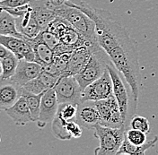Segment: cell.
I'll use <instances>...</instances> for the list:
<instances>
[{"label": "cell", "instance_id": "6da1fadb", "mask_svg": "<svg viewBox=\"0 0 158 155\" xmlns=\"http://www.w3.org/2000/svg\"><path fill=\"white\" fill-rule=\"evenodd\" d=\"M65 4L82 10L94 20L99 45L123 75L134 100L138 102L141 73L137 41L109 11L94 8L83 0H70Z\"/></svg>", "mask_w": 158, "mask_h": 155}, {"label": "cell", "instance_id": "7a4b0ae2", "mask_svg": "<svg viewBox=\"0 0 158 155\" xmlns=\"http://www.w3.org/2000/svg\"><path fill=\"white\" fill-rule=\"evenodd\" d=\"M57 16L68 21L71 26L76 29L92 46H100L96 34L95 23L94 20L82 10L63 4L53 7Z\"/></svg>", "mask_w": 158, "mask_h": 155}, {"label": "cell", "instance_id": "3957f363", "mask_svg": "<svg viewBox=\"0 0 158 155\" xmlns=\"http://www.w3.org/2000/svg\"><path fill=\"white\" fill-rule=\"evenodd\" d=\"M107 69L112 79L113 84V94L116 98L119 106L121 118L123 122V127L128 130L129 128V123L132 116L135 115L137 110L138 103L135 101L132 94L128 93L126 85L120 76V73L114 66L111 60H110L107 64Z\"/></svg>", "mask_w": 158, "mask_h": 155}, {"label": "cell", "instance_id": "277c9868", "mask_svg": "<svg viewBox=\"0 0 158 155\" xmlns=\"http://www.w3.org/2000/svg\"><path fill=\"white\" fill-rule=\"evenodd\" d=\"M94 130V137L99 140L100 145L95 148V155H117L125 139L126 129L124 127H110L97 124Z\"/></svg>", "mask_w": 158, "mask_h": 155}, {"label": "cell", "instance_id": "5b68a950", "mask_svg": "<svg viewBox=\"0 0 158 155\" xmlns=\"http://www.w3.org/2000/svg\"><path fill=\"white\" fill-rule=\"evenodd\" d=\"M110 60V58L102 48L95 50L91 55L84 69L75 75L83 90L105 73L107 70V64Z\"/></svg>", "mask_w": 158, "mask_h": 155}, {"label": "cell", "instance_id": "8992f818", "mask_svg": "<svg viewBox=\"0 0 158 155\" xmlns=\"http://www.w3.org/2000/svg\"><path fill=\"white\" fill-rule=\"evenodd\" d=\"M54 90L59 104L82 102L83 89L75 75H62L54 86Z\"/></svg>", "mask_w": 158, "mask_h": 155}, {"label": "cell", "instance_id": "52a82bcc", "mask_svg": "<svg viewBox=\"0 0 158 155\" xmlns=\"http://www.w3.org/2000/svg\"><path fill=\"white\" fill-rule=\"evenodd\" d=\"M95 104L100 113L99 124L116 128L123 127L120 109L114 94L107 99L95 101Z\"/></svg>", "mask_w": 158, "mask_h": 155}, {"label": "cell", "instance_id": "ba28073f", "mask_svg": "<svg viewBox=\"0 0 158 155\" xmlns=\"http://www.w3.org/2000/svg\"><path fill=\"white\" fill-rule=\"evenodd\" d=\"M111 95H113V84L112 79L107 69L101 77L96 81L93 82L85 89L83 90L82 101H97L107 99Z\"/></svg>", "mask_w": 158, "mask_h": 155}, {"label": "cell", "instance_id": "9c48e42d", "mask_svg": "<svg viewBox=\"0 0 158 155\" xmlns=\"http://www.w3.org/2000/svg\"><path fill=\"white\" fill-rule=\"evenodd\" d=\"M59 103L54 88L48 89L41 97L40 110L38 120L36 121L39 128H44L48 123H51L57 115Z\"/></svg>", "mask_w": 158, "mask_h": 155}, {"label": "cell", "instance_id": "30bf717a", "mask_svg": "<svg viewBox=\"0 0 158 155\" xmlns=\"http://www.w3.org/2000/svg\"><path fill=\"white\" fill-rule=\"evenodd\" d=\"M0 43L14 53L18 59H26L28 61H35V54L31 45L25 39L10 36L0 35Z\"/></svg>", "mask_w": 158, "mask_h": 155}, {"label": "cell", "instance_id": "8fae6325", "mask_svg": "<svg viewBox=\"0 0 158 155\" xmlns=\"http://www.w3.org/2000/svg\"><path fill=\"white\" fill-rule=\"evenodd\" d=\"M99 49H101V46L85 45V46H82L80 48L75 49L70 56L65 75H76L79 74L87 64L91 55Z\"/></svg>", "mask_w": 158, "mask_h": 155}, {"label": "cell", "instance_id": "7c38bea8", "mask_svg": "<svg viewBox=\"0 0 158 155\" xmlns=\"http://www.w3.org/2000/svg\"><path fill=\"white\" fill-rule=\"evenodd\" d=\"M22 96V86L11 79L0 78V112L6 111Z\"/></svg>", "mask_w": 158, "mask_h": 155}, {"label": "cell", "instance_id": "4fadbf2b", "mask_svg": "<svg viewBox=\"0 0 158 155\" xmlns=\"http://www.w3.org/2000/svg\"><path fill=\"white\" fill-rule=\"evenodd\" d=\"M42 72V66L35 61H28L26 59H20L15 75L11 80L20 86L25 85L30 81L39 76Z\"/></svg>", "mask_w": 158, "mask_h": 155}, {"label": "cell", "instance_id": "5bb4252c", "mask_svg": "<svg viewBox=\"0 0 158 155\" xmlns=\"http://www.w3.org/2000/svg\"><path fill=\"white\" fill-rule=\"evenodd\" d=\"M76 121L85 128L94 129L100 123V113L95 101L85 100L79 103Z\"/></svg>", "mask_w": 158, "mask_h": 155}, {"label": "cell", "instance_id": "9a60e30c", "mask_svg": "<svg viewBox=\"0 0 158 155\" xmlns=\"http://www.w3.org/2000/svg\"><path fill=\"white\" fill-rule=\"evenodd\" d=\"M31 14L39 23L41 30H46L49 23L57 17L49 0H31Z\"/></svg>", "mask_w": 158, "mask_h": 155}, {"label": "cell", "instance_id": "2e32d148", "mask_svg": "<svg viewBox=\"0 0 158 155\" xmlns=\"http://www.w3.org/2000/svg\"><path fill=\"white\" fill-rule=\"evenodd\" d=\"M6 112L17 126H25L30 122H33L27 101L23 95Z\"/></svg>", "mask_w": 158, "mask_h": 155}, {"label": "cell", "instance_id": "e0dca14e", "mask_svg": "<svg viewBox=\"0 0 158 155\" xmlns=\"http://www.w3.org/2000/svg\"><path fill=\"white\" fill-rule=\"evenodd\" d=\"M59 79V77L58 76L42 71L38 77L30 81L29 83L23 86V89L34 94H40L45 92L48 89L54 87Z\"/></svg>", "mask_w": 158, "mask_h": 155}, {"label": "cell", "instance_id": "ac0fdd59", "mask_svg": "<svg viewBox=\"0 0 158 155\" xmlns=\"http://www.w3.org/2000/svg\"><path fill=\"white\" fill-rule=\"evenodd\" d=\"M25 39L28 40V42L33 49L35 54V62L39 63L41 66H45L54 62L56 54L54 50L49 48L47 44L42 41H40L36 38L29 39L25 37Z\"/></svg>", "mask_w": 158, "mask_h": 155}, {"label": "cell", "instance_id": "d6986e66", "mask_svg": "<svg viewBox=\"0 0 158 155\" xmlns=\"http://www.w3.org/2000/svg\"><path fill=\"white\" fill-rule=\"evenodd\" d=\"M0 35H10L23 39L24 36L16 28L15 17L6 10H0Z\"/></svg>", "mask_w": 158, "mask_h": 155}, {"label": "cell", "instance_id": "ffe728a7", "mask_svg": "<svg viewBox=\"0 0 158 155\" xmlns=\"http://www.w3.org/2000/svg\"><path fill=\"white\" fill-rule=\"evenodd\" d=\"M158 136H156L154 139L148 141L147 143H145L142 145H136L131 144L128 139L125 137L122 145L120 146L119 150H118L117 155L120 154H128V155H142L145 154V153L156 146V144L157 143Z\"/></svg>", "mask_w": 158, "mask_h": 155}, {"label": "cell", "instance_id": "44dd1931", "mask_svg": "<svg viewBox=\"0 0 158 155\" xmlns=\"http://www.w3.org/2000/svg\"><path fill=\"white\" fill-rule=\"evenodd\" d=\"M69 121L64 119L57 112V115L51 122V131L54 136L59 140H70L72 138L71 135L68 131L67 124Z\"/></svg>", "mask_w": 158, "mask_h": 155}, {"label": "cell", "instance_id": "7402d4cb", "mask_svg": "<svg viewBox=\"0 0 158 155\" xmlns=\"http://www.w3.org/2000/svg\"><path fill=\"white\" fill-rule=\"evenodd\" d=\"M43 93L34 94V93H31V92L25 91L22 87V95L25 97V100L27 101V104H28L30 110H31V114L32 116L33 122H36L39 118L40 102H41V97H42Z\"/></svg>", "mask_w": 158, "mask_h": 155}, {"label": "cell", "instance_id": "603a6c76", "mask_svg": "<svg viewBox=\"0 0 158 155\" xmlns=\"http://www.w3.org/2000/svg\"><path fill=\"white\" fill-rule=\"evenodd\" d=\"M1 63H2V67H3V74H2L1 78L11 79L16 71V68L19 63V59L14 53L10 52L6 57L1 58Z\"/></svg>", "mask_w": 158, "mask_h": 155}, {"label": "cell", "instance_id": "cb8c5ba5", "mask_svg": "<svg viewBox=\"0 0 158 155\" xmlns=\"http://www.w3.org/2000/svg\"><path fill=\"white\" fill-rule=\"evenodd\" d=\"M77 104L74 103H61L59 104L58 113L67 121L76 120L77 114Z\"/></svg>", "mask_w": 158, "mask_h": 155}, {"label": "cell", "instance_id": "d4e9b609", "mask_svg": "<svg viewBox=\"0 0 158 155\" xmlns=\"http://www.w3.org/2000/svg\"><path fill=\"white\" fill-rule=\"evenodd\" d=\"M125 137L131 144L136 145H142L148 142L147 134L138 129L128 128V130H126Z\"/></svg>", "mask_w": 158, "mask_h": 155}, {"label": "cell", "instance_id": "484cf974", "mask_svg": "<svg viewBox=\"0 0 158 155\" xmlns=\"http://www.w3.org/2000/svg\"><path fill=\"white\" fill-rule=\"evenodd\" d=\"M41 31L42 30L39 25V23L37 22V21L35 20V18L31 14V18L28 22V24L25 27H23V29L20 30L19 32L22 33L26 38L32 39V38H35L36 36H38Z\"/></svg>", "mask_w": 158, "mask_h": 155}, {"label": "cell", "instance_id": "4316f807", "mask_svg": "<svg viewBox=\"0 0 158 155\" xmlns=\"http://www.w3.org/2000/svg\"><path fill=\"white\" fill-rule=\"evenodd\" d=\"M35 38L38 40H40V41H42L45 44H47L49 48H51L52 49H55L59 43L61 42L60 39L56 34L52 33L51 31H49L48 30L41 31L39 33V35L36 36Z\"/></svg>", "mask_w": 158, "mask_h": 155}, {"label": "cell", "instance_id": "83f0119b", "mask_svg": "<svg viewBox=\"0 0 158 155\" xmlns=\"http://www.w3.org/2000/svg\"><path fill=\"white\" fill-rule=\"evenodd\" d=\"M129 128L138 129V130L146 133L147 135L150 133V124H149L148 118L145 116L134 115L130 120Z\"/></svg>", "mask_w": 158, "mask_h": 155}, {"label": "cell", "instance_id": "f1b7e54d", "mask_svg": "<svg viewBox=\"0 0 158 155\" xmlns=\"http://www.w3.org/2000/svg\"><path fill=\"white\" fill-rule=\"evenodd\" d=\"M67 127H68V131L71 135L72 138H80L83 134V130L81 125L77 123L76 120H72V121H69L67 124Z\"/></svg>", "mask_w": 158, "mask_h": 155}, {"label": "cell", "instance_id": "f546056e", "mask_svg": "<svg viewBox=\"0 0 158 155\" xmlns=\"http://www.w3.org/2000/svg\"><path fill=\"white\" fill-rule=\"evenodd\" d=\"M31 0H0V6L2 7H18L22 6L29 5Z\"/></svg>", "mask_w": 158, "mask_h": 155}, {"label": "cell", "instance_id": "4dcf8cb0", "mask_svg": "<svg viewBox=\"0 0 158 155\" xmlns=\"http://www.w3.org/2000/svg\"><path fill=\"white\" fill-rule=\"evenodd\" d=\"M42 71L46 72V73H49L52 75H55V76H58L60 77L62 76V74L60 72V70L59 67L56 66V64L53 62L51 64H48V65H45V66H42Z\"/></svg>", "mask_w": 158, "mask_h": 155}, {"label": "cell", "instance_id": "1f68e13d", "mask_svg": "<svg viewBox=\"0 0 158 155\" xmlns=\"http://www.w3.org/2000/svg\"><path fill=\"white\" fill-rule=\"evenodd\" d=\"M10 52H11V51H10L9 49H6L3 44L0 43V59L5 58V57H6Z\"/></svg>", "mask_w": 158, "mask_h": 155}, {"label": "cell", "instance_id": "d6a6232c", "mask_svg": "<svg viewBox=\"0 0 158 155\" xmlns=\"http://www.w3.org/2000/svg\"><path fill=\"white\" fill-rule=\"evenodd\" d=\"M49 1L53 7H55V6H61V5H63V4L66 3L64 0H49Z\"/></svg>", "mask_w": 158, "mask_h": 155}, {"label": "cell", "instance_id": "836d02e7", "mask_svg": "<svg viewBox=\"0 0 158 155\" xmlns=\"http://www.w3.org/2000/svg\"><path fill=\"white\" fill-rule=\"evenodd\" d=\"M3 74V67H2V63H1V59H0V78L2 76Z\"/></svg>", "mask_w": 158, "mask_h": 155}, {"label": "cell", "instance_id": "e575fe53", "mask_svg": "<svg viewBox=\"0 0 158 155\" xmlns=\"http://www.w3.org/2000/svg\"><path fill=\"white\" fill-rule=\"evenodd\" d=\"M65 2H67V1H70V0H64Z\"/></svg>", "mask_w": 158, "mask_h": 155}, {"label": "cell", "instance_id": "d590c367", "mask_svg": "<svg viewBox=\"0 0 158 155\" xmlns=\"http://www.w3.org/2000/svg\"><path fill=\"white\" fill-rule=\"evenodd\" d=\"M0 10H2V6H0Z\"/></svg>", "mask_w": 158, "mask_h": 155}, {"label": "cell", "instance_id": "8d00e7d4", "mask_svg": "<svg viewBox=\"0 0 158 155\" xmlns=\"http://www.w3.org/2000/svg\"><path fill=\"white\" fill-rule=\"evenodd\" d=\"M0 143H1V136H0Z\"/></svg>", "mask_w": 158, "mask_h": 155}]
</instances>
